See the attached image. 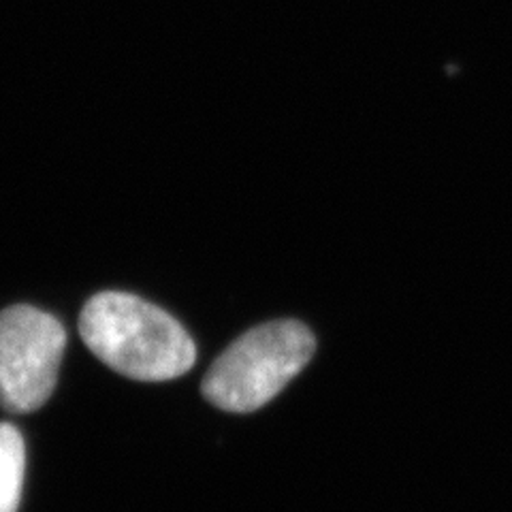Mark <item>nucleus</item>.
<instances>
[{
	"label": "nucleus",
	"instance_id": "7ed1b4c3",
	"mask_svg": "<svg viewBox=\"0 0 512 512\" xmlns=\"http://www.w3.org/2000/svg\"><path fill=\"white\" fill-rule=\"evenodd\" d=\"M67 348L62 323L39 308L0 312V406L26 414L52 397Z\"/></svg>",
	"mask_w": 512,
	"mask_h": 512
},
{
	"label": "nucleus",
	"instance_id": "f03ea898",
	"mask_svg": "<svg viewBox=\"0 0 512 512\" xmlns=\"http://www.w3.org/2000/svg\"><path fill=\"white\" fill-rule=\"evenodd\" d=\"M314 350V333L299 320L254 327L214 361L201 382V393L220 410L254 412L310 363Z\"/></svg>",
	"mask_w": 512,
	"mask_h": 512
},
{
	"label": "nucleus",
	"instance_id": "f257e3e1",
	"mask_svg": "<svg viewBox=\"0 0 512 512\" xmlns=\"http://www.w3.org/2000/svg\"><path fill=\"white\" fill-rule=\"evenodd\" d=\"M79 335L107 367L141 382L180 378L197 361V346L178 320L131 293L105 291L88 299Z\"/></svg>",
	"mask_w": 512,
	"mask_h": 512
},
{
	"label": "nucleus",
	"instance_id": "20e7f679",
	"mask_svg": "<svg viewBox=\"0 0 512 512\" xmlns=\"http://www.w3.org/2000/svg\"><path fill=\"white\" fill-rule=\"evenodd\" d=\"M26 472V446L18 427L0 423V512H18Z\"/></svg>",
	"mask_w": 512,
	"mask_h": 512
}]
</instances>
